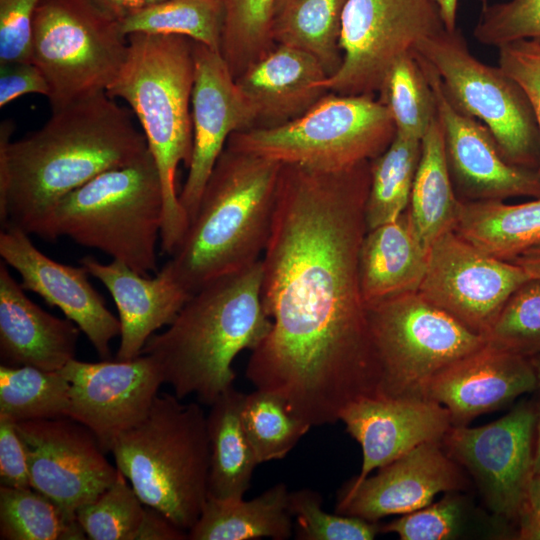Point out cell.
Here are the masks:
<instances>
[{
  "instance_id": "cell-43",
  "label": "cell",
  "mask_w": 540,
  "mask_h": 540,
  "mask_svg": "<svg viewBox=\"0 0 540 540\" xmlns=\"http://www.w3.org/2000/svg\"><path fill=\"white\" fill-rule=\"evenodd\" d=\"M456 492H447L440 501L381 525V532L395 533L401 540L454 538L461 529L465 512L463 498Z\"/></svg>"
},
{
  "instance_id": "cell-10",
  "label": "cell",
  "mask_w": 540,
  "mask_h": 540,
  "mask_svg": "<svg viewBox=\"0 0 540 540\" xmlns=\"http://www.w3.org/2000/svg\"><path fill=\"white\" fill-rule=\"evenodd\" d=\"M128 46L119 22L87 0H42L33 23L31 61L48 83L51 110L106 92Z\"/></svg>"
},
{
  "instance_id": "cell-40",
  "label": "cell",
  "mask_w": 540,
  "mask_h": 540,
  "mask_svg": "<svg viewBox=\"0 0 540 540\" xmlns=\"http://www.w3.org/2000/svg\"><path fill=\"white\" fill-rule=\"evenodd\" d=\"M485 338L529 359L540 355V279H530L509 297Z\"/></svg>"
},
{
  "instance_id": "cell-55",
  "label": "cell",
  "mask_w": 540,
  "mask_h": 540,
  "mask_svg": "<svg viewBox=\"0 0 540 540\" xmlns=\"http://www.w3.org/2000/svg\"><path fill=\"white\" fill-rule=\"evenodd\" d=\"M530 359L536 372V376L538 380V387L540 388V355H537Z\"/></svg>"
},
{
  "instance_id": "cell-29",
  "label": "cell",
  "mask_w": 540,
  "mask_h": 540,
  "mask_svg": "<svg viewBox=\"0 0 540 540\" xmlns=\"http://www.w3.org/2000/svg\"><path fill=\"white\" fill-rule=\"evenodd\" d=\"M454 231L482 251L511 261L540 241V197L519 204L460 200Z\"/></svg>"
},
{
  "instance_id": "cell-1",
  "label": "cell",
  "mask_w": 540,
  "mask_h": 540,
  "mask_svg": "<svg viewBox=\"0 0 540 540\" xmlns=\"http://www.w3.org/2000/svg\"><path fill=\"white\" fill-rule=\"evenodd\" d=\"M370 161L327 172L282 164L261 299L272 326L245 376L301 420L334 424L379 397V371L359 280Z\"/></svg>"
},
{
  "instance_id": "cell-15",
  "label": "cell",
  "mask_w": 540,
  "mask_h": 540,
  "mask_svg": "<svg viewBox=\"0 0 540 540\" xmlns=\"http://www.w3.org/2000/svg\"><path fill=\"white\" fill-rule=\"evenodd\" d=\"M27 456L31 487L76 517L118 477L96 436L70 418L15 422Z\"/></svg>"
},
{
  "instance_id": "cell-46",
  "label": "cell",
  "mask_w": 540,
  "mask_h": 540,
  "mask_svg": "<svg viewBox=\"0 0 540 540\" xmlns=\"http://www.w3.org/2000/svg\"><path fill=\"white\" fill-rule=\"evenodd\" d=\"M0 482L13 488H32L24 443L15 422L0 417Z\"/></svg>"
},
{
  "instance_id": "cell-23",
  "label": "cell",
  "mask_w": 540,
  "mask_h": 540,
  "mask_svg": "<svg viewBox=\"0 0 540 540\" xmlns=\"http://www.w3.org/2000/svg\"><path fill=\"white\" fill-rule=\"evenodd\" d=\"M79 263L107 288L118 309L121 340L116 360L140 356L154 332L170 325L190 298L163 268L149 277L118 260L104 264L85 256Z\"/></svg>"
},
{
  "instance_id": "cell-12",
  "label": "cell",
  "mask_w": 540,
  "mask_h": 540,
  "mask_svg": "<svg viewBox=\"0 0 540 540\" xmlns=\"http://www.w3.org/2000/svg\"><path fill=\"white\" fill-rule=\"evenodd\" d=\"M444 29L433 0H347L340 36L342 63L319 86L341 95H375L396 61Z\"/></svg>"
},
{
  "instance_id": "cell-8",
  "label": "cell",
  "mask_w": 540,
  "mask_h": 540,
  "mask_svg": "<svg viewBox=\"0 0 540 540\" xmlns=\"http://www.w3.org/2000/svg\"><path fill=\"white\" fill-rule=\"evenodd\" d=\"M396 129L375 95L327 92L301 116L273 127L233 133L226 146L281 164L334 172L370 161Z\"/></svg>"
},
{
  "instance_id": "cell-25",
  "label": "cell",
  "mask_w": 540,
  "mask_h": 540,
  "mask_svg": "<svg viewBox=\"0 0 540 540\" xmlns=\"http://www.w3.org/2000/svg\"><path fill=\"white\" fill-rule=\"evenodd\" d=\"M327 77L310 54L286 45L250 65L236 83L251 107L255 127L287 123L310 109L327 91L319 84Z\"/></svg>"
},
{
  "instance_id": "cell-51",
  "label": "cell",
  "mask_w": 540,
  "mask_h": 540,
  "mask_svg": "<svg viewBox=\"0 0 540 540\" xmlns=\"http://www.w3.org/2000/svg\"><path fill=\"white\" fill-rule=\"evenodd\" d=\"M519 538L524 540H540V515L525 507L518 520Z\"/></svg>"
},
{
  "instance_id": "cell-54",
  "label": "cell",
  "mask_w": 540,
  "mask_h": 540,
  "mask_svg": "<svg viewBox=\"0 0 540 540\" xmlns=\"http://www.w3.org/2000/svg\"><path fill=\"white\" fill-rule=\"evenodd\" d=\"M533 472L534 474H540V406L537 408V418L535 425Z\"/></svg>"
},
{
  "instance_id": "cell-35",
  "label": "cell",
  "mask_w": 540,
  "mask_h": 540,
  "mask_svg": "<svg viewBox=\"0 0 540 540\" xmlns=\"http://www.w3.org/2000/svg\"><path fill=\"white\" fill-rule=\"evenodd\" d=\"M377 99L387 109L396 133L405 137L421 140L437 117L434 91L414 52L393 64Z\"/></svg>"
},
{
  "instance_id": "cell-39",
  "label": "cell",
  "mask_w": 540,
  "mask_h": 540,
  "mask_svg": "<svg viewBox=\"0 0 540 540\" xmlns=\"http://www.w3.org/2000/svg\"><path fill=\"white\" fill-rule=\"evenodd\" d=\"M119 471L115 482L95 500L82 506L76 518L88 539L136 540L145 504Z\"/></svg>"
},
{
  "instance_id": "cell-17",
  "label": "cell",
  "mask_w": 540,
  "mask_h": 540,
  "mask_svg": "<svg viewBox=\"0 0 540 540\" xmlns=\"http://www.w3.org/2000/svg\"><path fill=\"white\" fill-rule=\"evenodd\" d=\"M192 155L179 193L189 224L229 137L255 126L254 113L219 50L193 43Z\"/></svg>"
},
{
  "instance_id": "cell-31",
  "label": "cell",
  "mask_w": 540,
  "mask_h": 540,
  "mask_svg": "<svg viewBox=\"0 0 540 540\" xmlns=\"http://www.w3.org/2000/svg\"><path fill=\"white\" fill-rule=\"evenodd\" d=\"M347 0H294L276 14L272 36L276 45H286L313 56L327 77L341 66L342 15Z\"/></svg>"
},
{
  "instance_id": "cell-49",
  "label": "cell",
  "mask_w": 540,
  "mask_h": 540,
  "mask_svg": "<svg viewBox=\"0 0 540 540\" xmlns=\"http://www.w3.org/2000/svg\"><path fill=\"white\" fill-rule=\"evenodd\" d=\"M108 17L120 21L123 18L166 0H87Z\"/></svg>"
},
{
  "instance_id": "cell-24",
  "label": "cell",
  "mask_w": 540,
  "mask_h": 540,
  "mask_svg": "<svg viewBox=\"0 0 540 540\" xmlns=\"http://www.w3.org/2000/svg\"><path fill=\"white\" fill-rule=\"evenodd\" d=\"M0 263V356L3 365L59 371L75 358L79 327L44 311Z\"/></svg>"
},
{
  "instance_id": "cell-20",
  "label": "cell",
  "mask_w": 540,
  "mask_h": 540,
  "mask_svg": "<svg viewBox=\"0 0 540 540\" xmlns=\"http://www.w3.org/2000/svg\"><path fill=\"white\" fill-rule=\"evenodd\" d=\"M0 256L21 276V286L58 307L87 336L99 357L108 360L110 343L121 334V323L83 267L59 263L42 253L22 229L7 225L0 232Z\"/></svg>"
},
{
  "instance_id": "cell-50",
  "label": "cell",
  "mask_w": 540,
  "mask_h": 540,
  "mask_svg": "<svg viewBox=\"0 0 540 540\" xmlns=\"http://www.w3.org/2000/svg\"><path fill=\"white\" fill-rule=\"evenodd\" d=\"M531 277L540 279V241L511 260Z\"/></svg>"
},
{
  "instance_id": "cell-52",
  "label": "cell",
  "mask_w": 540,
  "mask_h": 540,
  "mask_svg": "<svg viewBox=\"0 0 540 540\" xmlns=\"http://www.w3.org/2000/svg\"><path fill=\"white\" fill-rule=\"evenodd\" d=\"M439 8L445 28L449 31L457 29V11L459 0H433Z\"/></svg>"
},
{
  "instance_id": "cell-26",
  "label": "cell",
  "mask_w": 540,
  "mask_h": 540,
  "mask_svg": "<svg viewBox=\"0 0 540 540\" xmlns=\"http://www.w3.org/2000/svg\"><path fill=\"white\" fill-rule=\"evenodd\" d=\"M428 248L408 208L395 220L366 232L359 252L360 289L365 306L418 291Z\"/></svg>"
},
{
  "instance_id": "cell-27",
  "label": "cell",
  "mask_w": 540,
  "mask_h": 540,
  "mask_svg": "<svg viewBox=\"0 0 540 540\" xmlns=\"http://www.w3.org/2000/svg\"><path fill=\"white\" fill-rule=\"evenodd\" d=\"M289 494L284 483H277L250 500L208 497L188 539L287 540L294 526Z\"/></svg>"
},
{
  "instance_id": "cell-36",
  "label": "cell",
  "mask_w": 540,
  "mask_h": 540,
  "mask_svg": "<svg viewBox=\"0 0 540 540\" xmlns=\"http://www.w3.org/2000/svg\"><path fill=\"white\" fill-rule=\"evenodd\" d=\"M121 31L178 35L219 50L223 26L220 0H166L119 21Z\"/></svg>"
},
{
  "instance_id": "cell-42",
  "label": "cell",
  "mask_w": 540,
  "mask_h": 540,
  "mask_svg": "<svg viewBox=\"0 0 540 540\" xmlns=\"http://www.w3.org/2000/svg\"><path fill=\"white\" fill-rule=\"evenodd\" d=\"M473 35L482 45L497 48L518 40L540 41V0H508L482 6Z\"/></svg>"
},
{
  "instance_id": "cell-13",
  "label": "cell",
  "mask_w": 540,
  "mask_h": 540,
  "mask_svg": "<svg viewBox=\"0 0 540 540\" xmlns=\"http://www.w3.org/2000/svg\"><path fill=\"white\" fill-rule=\"evenodd\" d=\"M536 418L537 408L524 402L489 424L452 426L442 440L473 477L487 508L504 521H518L527 506Z\"/></svg>"
},
{
  "instance_id": "cell-30",
  "label": "cell",
  "mask_w": 540,
  "mask_h": 540,
  "mask_svg": "<svg viewBox=\"0 0 540 540\" xmlns=\"http://www.w3.org/2000/svg\"><path fill=\"white\" fill-rule=\"evenodd\" d=\"M460 199L449 173L441 122L432 121L421 139V155L408 210L428 248L441 234L455 229Z\"/></svg>"
},
{
  "instance_id": "cell-28",
  "label": "cell",
  "mask_w": 540,
  "mask_h": 540,
  "mask_svg": "<svg viewBox=\"0 0 540 540\" xmlns=\"http://www.w3.org/2000/svg\"><path fill=\"white\" fill-rule=\"evenodd\" d=\"M244 397L245 393L231 387L210 405L208 497L243 498L259 465L242 424Z\"/></svg>"
},
{
  "instance_id": "cell-4",
  "label": "cell",
  "mask_w": 540,
  "mask_h": 540,
  "mask_svg": "<svg viewBox=\"0 0 540 540\" xmlns=\"http://www.w3.org/2000/svg\"><path fill=\"white\" fill-rule=\"evenodd\" d=\"M282 164L225 146L194 218L162 267L190 296L262 258Z\"/></svg>"
},
{
  "instance_id": "cell-34",
  "label": "cell",
  "mask_w": 540,
  "mask_h": 540,
  "mask_svg": "<svg viewBox=\"0 0 540 540\" xmlns=\"http://www.w3.org/2000/svg\"><path fill=\"white\" fill-rule=\"evenodd\" d=\"M2 540H83L76 517L33 488L0 487Z\"/></svg>"
},
{
  "instance_id": "cell-19",
  "label": "cell",
  "mask_w": 540,
  "mask_h": 540,
  "mask_svg": "<svg viewBox=\"0 0 540 540\" xmlns=\"http://www.w3.org/2000/svg\"><path fill=\"white\" fill-rule=\"evenodd\" d=\"M442 446V441L423 443L374 476L348 481L338 494L336 512L378 522L425 507L439 493L463 490L467 481L460 465Z\"/></svg>"
},
{
  "instance_id": "cell-6",
  "label": "cell",
  "mask_w": 540,
  "mask_h": 540,
  "mask_svg": "<svg viewBox=\"0 0 540 540\" xmlns=\"http://www.w3.org/2000/svg\"><path fill=\"white\" fill-rule=\"evenodd\" d=\"M116 467L141 501L189 531L208 499L210 443L198 403L158 394L147 416L112 446Z\"/></svg>"
},
{
  "instance_id": "cell-32",
  "label": "cell",
  "mask_w": 540,
  "mask_h": 540,
  "mask_svg": "<svg viewBox=\"0 0 540 540\" xmlns=\"http://www.w3.org/2000/svg\"><path fill=\"white\" fill-rule=\"evenodd\" d=\"M420 155L421 140L396 133L390 145L370 161L367 231L397 219L408 208Z\"/></svg>"
},
{
  "instance_id": "cell-33",
  "label": "cell",
  "mask_w": 540,
  "mask_h": 540,
  "mask_svg": "<svg viewBox=\"0 0 540 540\" xmlns=\"http://www.w3.org/2000/svg\"><path fill=\"white\" fill-rule=\"evenodd\" d=\"M70 384L60 371L0 366V417L13 422L68 417Z\"/></svg>"
},
{
  "instance_id": "cell-5",
  "label": "cell",
  "mask_w": 540,
  "mask_h": 540,
  "mask_svg": "<svg viewBox=\"0 0 540 540\" xmlns=\"http://www.w3.org/2000/svg\"><path fill=\"white\" fill-rule=\"evenodd\" d=\"M127 38L126 60L106 93L126 101L141 125L162 185L161 250L172 256L189 227L177 192L176 174L179 164L188 168L192 155L194 41L146 33H133Z\"/></svg>"
},
{
  "instance_id": "cell-2",
  "label": "cell",
  "mask_w": 540,
  "mask_h": 540,
  "mask_svg": "<svg viewBox=\"0 0 540 540\" xmlns=\"http://www.w3.org/2000/svg\"><path fill=\"white\" fill-rule=\"evenodd\" d=\"M132 114L102 91L52 111L42 128L17 141H11L13 121L1 122L2 228L56 240L54 211L66 195L149 151Z\"/></svg>"
},
{
  "instance_id": "cell-47",
  "label": "cell",
  "mask_w": 540,
  "mask_h": 540,
  "mask_svg": "<svg viewBox=\"0 0 540 540\" xmlns=\"http://www.w3.org/2000/svg\"><path fill=\"white\" fill-rule=\"evenodd\" d=\"M26 94L48 96L49 86L42 71L31 61L0 63V107Z\"/></svg>"
},
{
  "instance_id": "cell-56",
  "label": "cell",
  "mask_w": 540,
  "mask_h": 540,
  "mask_svg": "<svg viewBox=\"0 0 540 540\" xmlns=\"http://www.w3.org/2000/svg\"><path fill=\"white\" fill-rule=\"evenodd\" d=\"M294 0H278L277 1V5H276V12H275V16L277 13H279L281 10H283L285 7H287L289 4H291Z\"/></svg>"
},
{
  "instance_id": "cell-7",
  "label": "cell",
  "mask_w": 540,
  "mask_h": 540,
  "mask_svg": "<svg viewBox=\"0 0 540 540\" xmlns=\"http://www.w3.org/2000/svg\"><path fill=\"white\" fill-rule=\"evenodd\" d=\"M162 219L161 179L148 151L66 195L55 208L53 231L148 276L157 270Z\"/></svg>"
},
{
  "instance_id": "cell-22",
  "label": "cell",
  "mask_w": 540,
  "mask_h": 540,
  "mask_svg": "<svg viewBox=\"0 0 540 540\" xmlns=\"http://www.w3.org/2000/svg\"><path fill=\"white\" fill-rule=\"evenodd\" d=\"M538 388L531 359L487 343L436 374L424 397L447 408L459 426Z\"/></svg>"
},
{
  "instance_id": "cell-38",
  "label": "cell",
  "mask_w": 540,
  "mask_h": 540,
  "mask_svg": "<svg viewBox=\"0 0 540 540\" xmlns=\"http://www.w3.org/2000/svg\"><path fill=\"white\" fill-rule=\"evenodd\" d=\"M241 419L259 464L284 458L311 429L280 396L259 389L245 394Z\"/></svg>"
},
{
  "instance_id": "cell-21",
  "label": "cell",
  "mask_w": 540,
  "mask_h": 540,
  "mask_svg": "<svg viewBox=\"0 0 540 540\" xmlns=\"http://www.w3.org/2000/svg\"><path fill=\"white\" fill-rule=\"evenodd\" d=\"M339 421L362 449L355 482L423 443L442 441L452 427L447 408L415 397H364L349 404Z\"/></svg>"
},
{
  "instance_id": "cell-11",
  "label": "cell",
  "mask_w": 540,
  "mask_h": 540,
  "mask_svg": "<svg viewBox=\"0 0 540 540\" xmlns=\"http://www.w3.org/2000/svg\"><path fill=\"white\" fill-rule=\"evenodd\" d=\"M413 52L435 71L449 102L488 128L508 162L537 169V123L527 97L511 77L499 66L477 59L459 29L423 39Z\"/></svg>"
},
{
  "instance_id": "cell-18",
  "label": "cell",
  "mask_w": 540,
  "mask_h": 540,
  "mask_svg": "<svg viewBox=\"0 0 540 540\" xmlns=\"http://www.w3.org/2000/svg\"><path fill=\"white\" fill-rule=\"evenodd\" d=\"M416 57L435 94L455 192L464 197V201H504L517 196L539 198L540 177L536 170L508 162L488 128L457 110L445 96L435 71Z\"/></svg>"
},
{
  "instance_id": "cell-44",
  "label": "cell",
  "mask_w": 540,
  "mask_h": 540,
  "mask_svg": "<svg viewBox=\"0 0 540 540\" xmlns=\"http://www.w3.org/2000/svg\"><path fill=\"white\" fill-rule=\"evenodd\" d=\"M498 63L527 97L540 137V41L518 40L498 47ZM536 172L540 177V161Z\"/></svg>"
},
{
  "instance_id": "cell-57",
  "label": "cell",
  "mask_w": 540,
  "mask_h": 540,
  "mask_svg": "<svg viewBox=\"0 0 540 540\" xmlns=\"http://www.w3.org/2000/svg\"><path fill=\"white\" fill-rule=\"evenodd\" d=\"M481 3H482V6L486 5L489 3L490 0H480Z\"/></svg>"
},
{
  "instance_id": "cell-53",
  "label": "cell",
  "mask_w": 540,
  "mask_h": 540,
  "mask_svg": "<svg viewBox=\"0 0 540 540\" xmlns=\"http://www.w3.org/2000/svg\"><path fill=\"white\" fill-rule=\"evenodd\" d=\"M527 506L540 515V474H534L530 481Z\"/></svg>"
},
{
  "instance_id": "cell-3",
  "label": "cell",
  "mask_w": 540,
  "mask_h": 540,
  "mask_svg": "<svg viewBox=\"0 0 540 540\" xmlns=\"http://www.w3.org/2000/svg\"><path fill=\"white\" fill-rule=\"evenodd\" d=\"M261 282V259L212 280L190 296L165 331L148 339L142 354L155 360L179 399L195 395L211 405L233 387L234 359L256 349L272 326Z\"/></svg>"
},
{
  "instance_id": "cell-9",
  "label": "cell",
  "mask_w": 540,
  "mask_h": 540,
  "mask_svg": "<svg viewBox=\"0 0 540 540\" xmlns=\"http://www.w3.org/2000/svg\"><path fill=\"white\" fill-rule=\"evenodd\" d=\"M379 397L425 398L433 377L487 344L418 291L366 306Z\"/></svg>"
},
{
  "instance_id": "cell-45",
  "label": "cell",
  "mask_w": 540,
  "mask_h": 540,
  "mask_svg": "<svg viewBox=\"0 0 540 540\" xmlns=\"http://www.w3.org/2000/svg\"><path fill=\"white\" fill-rule=\"evenodd\" d=\"M41 1L0 0V63L31 61L33 23Z\"/></svg>"
},
{
  "instance_id": "cell-37",
  "label": "cell",
  "mask_w": 540,
  "mask_h": 540,
  "mask_svg": "<svg viewBox=\"0 0 540 540\" xmlns=\"http://www.w3.org/2000/svg\"><path fill=\"white\" fill-rule=\"evenodd\" d=\"M278 0H220V53L234 78L276 45L272 36Z\"/></svg>"
},
{
  "instance_id": "cell-14",
  "label": "cell",
  "mask_w": 540,
  "mask_h": 540,
  "mask_svg": "<svg viewBox=\"0 0 540 540\" xmlns=\"http://www.w3.org/2000/svg\"><path fill=\"white\" fill-rule=\"evenodd\" d=\"M530 279L514 262L482 251L452 230L428 247L418 292L485 337L509 297Z\"/></svg>"
},
{
  "instance_id": "cell-16",
  "label": "cell",
  "mask_w": 540,
  "mask_h": 540,
  "mask_svg": "<svg viewBox=\"0 0 540 540\" xmlns=\"http://www.w3.org/2000/svg\"><path fill=\"white\" fill-rule=\"evenodd\" d=\"M70 384L68 417L86 426L105 453L149 413L164 383L155 360L69 361L61 370Z\"/></svg>"
},
{
  "instance_id": "cell-48",
  "label": "cell",
  "mask_w": 540,
  "mask_h": 540,
  "mask_svg": "<svg viewBox=\"0 0 540 540\" xmlns=\"http://www.w3.org/2000/svg\"><path fill=\"white\" fill-rule=\"evenodd\" d=\"M188 532L174 524L161 511L145 505L142 524L136 540H185Z\"/></svg>"
},
{
  "instance_id": "cell-41",
  "label": "cell",
  "mask_w": 540,
  "mask_h": 540,
  "mask_svg": "<svg viewBox=\"0 0 540 540\" xmlns=\"http://www.w3.org/2000/svg\"><path fill=\"white\" fill-rule=\"evenodd\" d=\"M321 495L303 488L290 492L289 510L295 519V538L299 540H372L381 525L360 517L329 513L322 508Z\"/></svg>"
}]
</instances>
